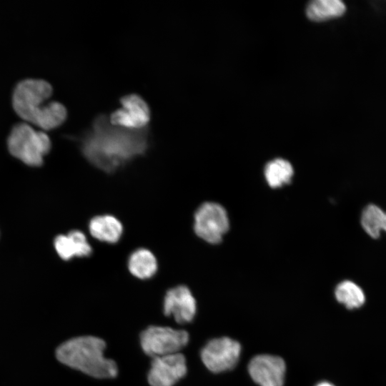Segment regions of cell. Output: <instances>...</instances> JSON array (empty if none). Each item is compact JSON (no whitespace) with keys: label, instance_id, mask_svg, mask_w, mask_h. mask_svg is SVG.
<instances>
[{"label":"cell","instance_id":"6da1fadb","mask_svg":"<svg viewBox=\"0 0 386 386\" xmlns=\"http://www.w3.org/2000/svg\"><path fill=\"white\" fill-rule=\"evenodd\" d=\"M51 94V86L47 81L24 80L14 90V109L21 119L43 129L56 128L64 122L66 110L63 104L57 102L44 104Z\"/></svg>","mask_w":386,"mask_h":386},{"label":"cell","instance_id":"7a4b0ae2","mask_svg":"<svg viewBox=\"0 0 386 386\" xmlns=\"http://www.w3.org/2000/svg\"><path fill=\"white\" fill-rule=\"evenodd\" d=\"M105 342L94 336H81L67 340L58 347L57 360L62 364L96 378L114 377L117 365L104 356Z\"/></svg>","mask_w":386,"mask_h":386},{"label":"cell","instance_id":"3957f363","mask_svg":"<svg viewBox=\"0 0 386 386\" xmlns=\"http://www.w3.org/2000/svg\"><path fill=\"white\" fill-rule=\"evenodd\" d=\"M8 148L11 155L26 164L39 167L51 149V141L46 133L21 123L12 129L8 138Z\"/></svg>","mask_w":386,"mask_h":386},{"label":"cell","instance_id":"277c9868","mask_svg":"<svg viewBox=\"0 0 386 386\" xmlns=\"http://www.w3.org/2000/svg\"><path fill=\"white\" fill-rule=\"evenodd\" d=\"M188 341L185 330L169 327L151 326L140 335L142 350L153 358L179 353Z\"/></svg>","mask_w":386,"mask_h":386},{"label":"cell","instance_id":"5b68a950","mask_svg":"<svg viewBox=\"0 0 386 386\" xmlns=\"http://www.w3.org/2000/svg\"><path fill=\"white\" fill-rule=\"evenodd\" d=\"M241 345L239 342L222 337L209 340L201 350V359L204 366L214 373L234 369L237 365Z\"/></svg>","mask_w":386,"mask_h":386},{"label":"cell","instance_id":"8992f818","mask_svg":"<svg viewBox=\"0 0 386 386\" xmlns=\"http://www.w3.org/2000/svg\"><path fill=\"white\" fill-rule=\"evenodd\" d=\"M194 229L196 234L210 244L221 242L229 229V219L225 209L219 204L205 202L194 214Z\"/></svg>","mask_w":386,"mask_h":386},{"label":"cell","instance_id":"52a82bcc","mask_svg":"<svg viewBox=\"0 0 386 386\" xmlns=\"http://www.w3.org/2000/svg\"><path fill=\"white\" fill-rule=\"evenodd\" d=\"M187 371L186 359L179 352L153 358L147 379L151 386H174Z\"/></svg>","mask_w":386,"mask_h":386},{"label":"cell","instance_id":"ba28073f","mask_svg":"<svg viewBox=\"0 0 386 386\" xmlns=\"http://www.w3.org/2000/svg\"><path fill=\"white\" fill-rule=\"evenodd\" d=\"M253 381L259 386H283L286 373L284 360L268 354L252 357L247 366Z\"/></svg>","mask_w":386,"mask_h":386},{"label":"cell","instance_id":"9c48e42d","mask_svg":"<svg viewBox=\"0 0 386 386\" xmlns=\"http://www.w3.org/2000/svg\"><path fill=\"white\" fill-rule=\"evenodd\" d=\"M122 108L114 112L110 122L114 126L129 129H140L150 119V111L147 102L139 95L132 94L120 99Z\"/></svg>","mask_w":386,"mask_h":386},{"label":"cell","instance_id":"30bf717a","mask_svg":"<svg viewBox=\"0 0 386 386\" xmlns=\"http://www.w3.org/2000/svg\"><path fill=\"white\" fill-rule=\"evenodd\" d=\"M164 313L172 316L179 324L191 322L197 310L196 301L189 289L179 285L169 290L164 298Z\"/></svg>","mask_w":386,"mask_h":386},{"label":"cell","instance_id":"8fae6325","mask_svg":"<svg viewBox=\"0 0 386 386\" xmlns=\"http://www.w3.org/2000/svg\"><path fill=\"white\" fill-rule=\"evenodd\" d=\"M54 244L58 255L66 261L74 257H89L92 252L85 234L79 230H72L66 235H58Z\"/></svg>","mask_w":386,"mask_h":386},{"label":"cell","instance_id":"7c38bea8","mask_svg":"<svg viewBox=\"0 0 386 386\" xmlns=\"http://www.w3.org/2000/svg\"><path fill=\"white\" fill-rule=\"evenodd\" d=\"M89 230L95 239L113 244L120 239L123 226L121 222L112 215H98L90 220Z\"/></svg>","mask_w":386,"mask_h":386},{"label":"cell","instance_id":"4fadbf2b","mask_svg":"<svg viewBox=\"0 0 386 386\" xmlns=\"http://www.w3.org/2000/svg\"><path fill=\"white\" fill-rule=\"evenodd\" d=\"M128 269L134 277L147 279L156 273L157 261L149 249L141 248L132 253L128 259Z\"/></svg>","mask_w":386,"mask_h":386},{"label":"cell","instance_id":"5bb4252c","mask_svg":"<svg viewBox=\"0 0 386 386\" xmlns=\"http://www.w3.org/2000/svg\"><path fill=\"white\" fill-rule=\"evenodd\" d=\"M346 11L345 4L340 0H315L310 2L306 9L309 19L325 21L341 16Z\"/></svg>","mask_w":386,"mask_h":386},{"label":"cell","instance_id":"9a60e30c","mask_svg":"<svg viewBox=\"0 0 386 386\" xmlns=\"http://www.w3.org/2000/svg\"><path fill=\"white\" fill-rule=\"evenodd\" d=\"M336 300L347 309L362 307L365 302V295L362 288L350 280L339 283L335 290Z\"/></svg>","mask_w":386,"mask_h":386},{"label":"cell","instance_id":"2e32d148","mask_svg":"<svg viewBox=\"0 0 386 386\" xmlns=\"http://www.w3.org/2000/svg\"><path fill=\"white\" fill-rule=\"evenodd\" d=\"M293 172L291 164L283 159H275L270 161L264 168L266 180L272 188L279 187L289 183Z\"/></svg>","mask_w":386,"mask_h":386},{"label":"cell","instance_id":"e0dca14e","mask_svg":"<svg viewBox=\"0 0 386 386\" xmlns=\"http://www.w3.org/2000/svg\"><path fill=\"white\" fill-rule=\"evenodd\" d=\"M385 212L374 204H367L361 214V225L365 232L372 238L377 239L382 230Z\"/></svg>","mask_w":386,"mask_h":386},{"label":"cell","instance_id":"ac0fdd59","mask_svg":"<svg viewBox=\"0 0 386 386\" xmlns=\"http://www.w3.org/2000/svg\"><path fill=\"white\" fill-rule=\"evenodd\" d=\"M315 386H335V385L329 382L322 381V382H318Z\"/></svg>","mask_w":386,"mask_h":386},{"label":"cell","instance_id":"d6986e66","mask_svg":"<svg viewBox=\"0 0 386 386\" xmlns=\"http://www.w3.org/2000/svg\"><path fill=\"white\" fill-rule=\"evenodd\" d=\"M382 230H384L386 232V213H385V216Z\"/></svg>","mask_w":386,"mask_h":386}]
</instances>
